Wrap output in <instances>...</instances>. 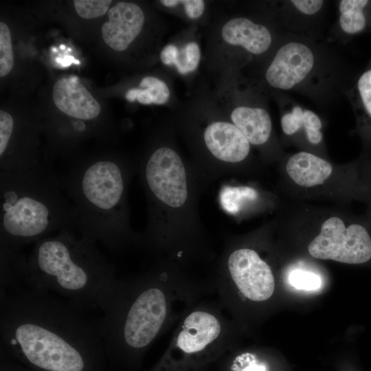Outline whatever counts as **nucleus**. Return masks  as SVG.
I'll return each mask as SVG.
<instances>
[{
  "label": "nucleus",
  "mask_w": 371,
  "mask_h": 371,
  "mask_svg": "<svg viewBox=\"0 0 371 371\" xmlns=\"http://www.w3.org/2000/svg\"><path fill=\"white\" fill-rule=\"evenodd\" d=\"M57 295L21 284L0 291L1 351L34 371H101L98 320Z\"/></svg>",
  "instance_id": "obj_1"
},
{
  "label": "nucleus",
  "mask_w": 371,
  "mask_h": 371,
  "mask_svg": "<svg viewBox=\"0 0 371 371\" xmlns=\"http://www.w3.org/2000/svg\"><path fill=\"white\" fill-rule=\"evenodd\" d=\"M96 243L63 229L34 243L24 284L60 295L86 312L100 309L115 284V269Z\"/></svg>",
  "instance_id": "obj_2"
},
{
  "label": "nucleus",
  "mask_w": 371,
  "mask_h": 371,
  "mask_svg": "<svg viewBox=\"0 0 371 371\" xmlns=\"http://www.w3.org/2000/svg\"><path fill=\"white\" fill-rule=\"evenodd\" d=\"M0 247L21 252L52 232L75 229L73 206L51 168L0 170Z\"/></svg>",
  "instance_id": "obj_3"
},
{
  "label": "nucleus",
  "mask_w": 371,
  "mask_h": 371,
  "mask_svg": "<svg viewBox=\"0 0 371 371\" xmlns=\"http://www.w3.org/2000/svg\"><path fill=\"white\" fill-rule=\"evenodd\" d=\"M357 73L328 39L283 33L264 79L273 91L297 93L319 108H329L344 96Z\"/></svg>",
  "instance_id": "obj_4"
},
{
  "label": "nucleus",
  "mask_w": 371,
  "mask_h": 371,
  "mask_svg": "<svg viewBox=\"0 0 371 371\" xmlns=\"http://www.w3.org/2000/svg\"><path fill=\"white\" fill-rule=\"evenodd\" d=\"M59 179L74 208L75 229L111 251L120 249L127 235L125 168L113 157H98L68 168Z\"/></svg>",
  "instance_id": "obj_5"
},
{
  "label": "nucleus",
  "mask_w": 371,
  "mask_h": 371,
  "mask_svg": "<svg viewBox=\"0 0 371 371\" xmlns=\"http://www.w3.org/2000/svg\"><path fill=\"white\" fill-rule=\"evenodd\" d=\"M168 308L159 278L147 275L129 282L117 280L98 319L105 352L112 358L142 352L162 329Z\"/></svg>",
  "instance_id": "obj_6"
},
{
  "label": "nucleus",
  "mask_w": 371,
  "mask_h": 371,
  "mask_svg": "<svg viewBox=\"0 0 371 371\" xmlns=\"http://www.w3.org/2000/svg\"><path fill=\"white\" fill-rule=\"evenodd\" d=\"M314 258L348 264H361L371 258V238L364 227L330 217L323 223L320 233L308 245Z\"/></svg>",
  "instance_id": "obj_7"
},
{
  "label": "nucleus",
  "mask_w": 371,
  "mask_h": 371,
  "mask_svg": "<svg viewBox=\"0 0 371 371\" xmlns=\"http://www.w3.org/2000/svg\"><path fill=\"white\" fill-rule=\"evenodd\" d=\"M144 178L152 194L173 207H181L188 196L186 174L177 153L161 147L149 157L144 167Z\"/></svg>",
  "instance_id": "obj_8"
},
{
  "label": "nucleus",
  "mask_w": 371,
  "mask_h": 371,
  "mask_svg": "<svg viewBox=\"0 0 371 371\" xmlns=\"http://www.w3.org/2000/svg\"><path fill=\"white\" fill-rule=\"evenodd\" d=\"M228 269L236 287L249 300L262 302L272 295L275 289L273 273L255 251H234L229 257Z\"/></svg>",
  "instance_id": "obj_9"
},
{
  "label": "nucleus",
  "mask_w": 371,
  "mask_h": 371,
  "mask_svg": "<svg viewBox=\"0 0 371 371\" xmlns=\"http://www.w3.org/2000/svg\"><path fill=\"white\" fill-rule=\"evenodd\" d=\"M329 3L325 0H284L276 8L277 28L282 33L324 38Z\"/></svg>",
  "instance_id": "obj_10"
},
{
  "label": "nucleus",
  "mask_w": 371,
  "mask_h": 371,
  "mask_svg": "<svg viewBox=\"0 0 371 371\" xmlns=\"http://www.w3.org/2000/svg\"><path fill=\"white\" fill-rule=\"evenodd\" d=\"M52 98L61 112L74 118L70 127L76 134L85 133L88 129L85 121L96 118L101 111L98 101L76 76L58 80L53 87Z\"/></svg>",
  "instance_id": "obj_11"
},
{
  "label": "nucleus",
  "mask_w": 371,
  "mask_h": 371,
  "mask_svg": "<svg viewBox=\"0 0 371 371\" xmlns=\"http://www.w3.org/2000/svg\"><path fill=\"white\" fill-rule=\"evenodd\" d=\"M221 33L227 43L254 56L272 52L283 34L246 17L230 19L223 25Z\"/></svg>",
  "instance_id": "obj_12"
},
{
  "label": "nucleus",
  "mask_w": 371,
  "mask_h": 371,
  "mask_svg": "<svg viewBox=\"0 0 371 371\" xmlns=\"http://www.w3.org/2000/svg\"><path fill=\"white\" fill-rule=\"evenodd\" d=\"M109 21L102 27L104 41L116 51H124L140 33L144 14L134 3L122 1L108 11Z\"/></svg>",
  "instance_id": "obj_13"
},
{
  "label": "nucleus",
  "mask_w": 371,
  "mask_h": 371,
  "mask_svg": "<svg viewBox=\"0 0 371 371\" xmlns=\"http://www.w3.org/2000/svg\"><path fill=\"white\" fill-rule=\"evenodd\" d=\"M337 19L330 27V42L346 45L355 37L371 33V0L337 1Z\"/></svg>",
  "instance_id": "obj_14"
},
{
  "label": "nucleus",
  "mask_w": 371,
  "mask_h": 371,
  "mask_svg": "<svg viewBox=\"0 0 371 371\" xmlns=\"http://www.w3.org/2000/svg\"><path fill=\"white\" fill-rule=\"evenodd\" d=\"M219 319L212 313L197 310L185 319L176 337V346L186 354L199 352L212 344L221 333Z\"/></svg>",
  "instance_id": "obj_15"
},
{
  "label": "nucleus",
  "mask_w": 371,
  "mask_h": 371,
  "mask_svg": "<svg viewBox=\"0 0 371 371\" xmlns=\"http://www.w3.org/2000/svg\"><path fill=\"white\" fill-rule=\"evenodd\" d=\"M204 141L210 153L225 162H240L250 150V143L240 130L225 122L210 124L205 130Z\"/></svg>",
  "instance_id": "obj_16"
},
{
  "label": "nucleus",
  "mask_w": 371,
  "mask_h": 371,
  "mask_svg": "<svg viewBox=\"0 0 371 371\" xmlns=\"http://www.w3.org/2000/svg\"><path fill=\"white\" fill-rule=\"evenodd\" d=\"M231 120L249 143H267L272 131V122L268 111L262 106L242 104L235 107Z\"/></svg>",
  "instance_id": "obj_17"
},
{
  "label": "nucleus",
  "mask_w": 371,
  "mask_h": 371,
  "mask_svg": "<svg viewBox=\"0 0 371 371\" xmlns=\"http://www.w3.org/2000/svg\"><path fill=\"white\" fill-rule=\"evenodd\" d=\"M286 169L289 177L297 184L307 188L322 184L330 176L333 170L329 162L305 151L291 156Z\"/></svg>",
  "instance_id": "obj_18"
},
{
  "label": "nucleus",
  "mask_w": 371,
  "mask_h": 371,
  "mask_svg": "<svg viewBox=\"0 0 371 371\" xmlns=\"http://www.w3.org/2000/svg\"><path fill=\"white\" fill-rule=\"evenodd\" d=\"M344 96L357 119L371 125V58L363 70L357 71Z\"/></svg>",
  "instance_id": "obj_19"
},
{
  "label": "nucleus",
  "mask_w": 371,
  "mask_h": 371,
  "mask_svg": "<svg viewBox=\"0 0 371 371\" xmlns=\"http://www.w3.org/2000/svg\"><path fill=\"white\" fill-rule=\"evenodd\" d=\"M160 58L164 64L175 65L181 74H186L197 68L201 58V51L195 42L188 43L180 49L170 44L163 48Z\"/></svg>",
  "instance_id": "obj_20"
},
{
  "label": "nucleus",
  "mask_w": 371,
  "mask_h": 371,
  "mask_svg": "<svg viewBox=\"0 0 371 371\" xmlns=\"http://www.w3.org/2000/svg\"><path fill=\"white\" fill-rule=\"evenodd\" d=\"M170 91L166 84L154 76H146L141 80L139 88L128 90L125 98L129 102L137 100L143 104H163L169 99Z\"/></svg>",
  "instance_id": "obj_21"
},
{
  "label": "nucleus",
  "mask_w": 371,
  "mask_h": 371,
  "mask_svg": "<svg viewBox=\"0 0 371 371\" xmlns=\"http://www.w3.org/2000/svg\"><path fill=\"white\" fill-rule=\"evenodd\" d=\"M257 196L256 190L249 187H225L221 192V201L225 210L236 213L243 203L254 200Z\"/></svg>",
  "instance_id": "obj_22"
},
{
  "label": "nucleus",
  "mask_w": 371,
  "mask_h": 371,
  "mask_svg": "<svg viewBox=\"0 0 371 371\" xmlns=\"http://www.w3.org/2000/svg\"><path fill=\"white\" fill-rule=\"evenodd\" d=\"M14 56L12 39L8 25L0 23V76L8 74L13 67Z\"/></svg>",
  "instance_id": "obj_23"
},
{
  "label": "nucleus",
  "mask_w": 371,
  "mask_h": 371,
  "mask_svg": "<svg viewBox=\"0 0 371 371\" xmlns=\"http://www.w3.org/2000/svg\"><path fill=\"white\" fill-rule=\"evenodd\" d=\"M111 2V0H75L74 5L80 17L90 19L104 15Z\"/></svg>",
  "instance_id": "obj_24"
},
{
  "label": "nucleus",
  "mask_w": 371,
  "mask_h": 371,
  "mask_svg": "<svg viewBox=\"0 0 371 371\" xmlns=\"http://www.w3.org/2000/svg\"><path fill=\"white\" fill-rule=\"evenodd\" d=\"M290 284L297 289L314 291L321 286V279L315 273L303 270H294L289 275Z\"/></svg>",
  "instance_id": "obj_25"
},
{
  "label": "nucleus",
  "mask_w": 371,
  "mask_h": 371,
  "mask_svg": "<svg viewBox=\"0 0 371 371\" xmlns=\"http://www.w3.org/2000/svg\"><path fill=\"white\" fill-rule=\"evenodd\" d=\"M162 5L166 7H174L181 4L187 16L190 19L200 17L205 10V3L202 0H161Z\"/></svg>",
  "instance_id": "obj_26"
},
{
  "label": "nucleus",
  "mask_w": 371,
  "mask_h": 371,
  "mask_svg": "<svg viewBox=\"0 0 371 371\" xmlns=\"http://www.w3.org/2000/svg\"><path fill=\"white\" fill-rule=\"evenodd\" d=\"M14 120L8 112L0 111V155L2 154L8 145L14 127Z\"/></svg>",
  "instance_id": "obj_27"
}]
</instances>
